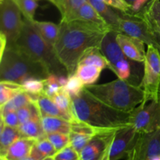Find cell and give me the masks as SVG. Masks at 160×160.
Segmentation results:
<instances>
[{
  "label": "cell",
  "mask_w": 160,
  "mask_h": 160,
  "mask_svg": "<svg viewBox=\"0 0 160 160\" xmlns=\"http://www.w3.org/2000/svg\"><path fill=\"white\" fill-rule=\"evenodd\" d=\"M22 91L23 89L20 84L12 81H0V107Z\"/></svg>",
  "instance_id": "83f0119b"
},
{
  "label": "cell",
  "mask_w": 160,
  "mask_h": 160,
  "mask_svg": "<svg viewBox=\"0 0 160 160\" xmlns=\"http://www.w3.org/2000/svg\"><path fill=\"white\" fill-rule=\"evenodd\" d=\"M59 26V36L53 48L70 76L75 73L78 62L85 52L100 48L106 31L80 20H60Z\"/></svg>",
  "instance_id": "6da1fadb"
},
{
  "label": "cell",
  "mask_w": 160,
  "mask_h": 160,
  "mask_svg": "<svg viewBox=\"0 0 160 160\" xmlns=\"http://www.w3.org/2000/svg\"><path fill=\"white\" fill-rule=\"evenodd\" d=\"M44 160H52V157H48V158H46V159H45Z\"/></svg>",
  "instance_id": "bcb514c9"
},
{
  "label": "cell",
  "mask_w": 160,
  "mask_h": 160,
  "mask_svg": "<svg viewBox=\"0 0 160 160\" xmlns=\"http://www.w3.org/2000/svg\"><path fill=\"white\" fill-rule=\"evenodd\" d=\"M117 42L128 59L135 62H144L146 51L145 43L135 38L117 33Z\"/></svg>",
  "instance_id": "4fadbf2b"
},
{
  "label": "cell",
  "mask_w": 160,
  "mask_h": 160,
  "mask_svg": "<svg viewBox=\"0 0 160 160\" xmlns=\"http://www.w3.org/2000/svg\"><path fill=\"white\" fill-rule=\"evenodd\" d=\"M41 123L45 134L51 133L69 134L70 132V122L60 117H44L41 118Z\"/></svg>",
  "instance_id": "44dd1931"
},
{
  "label": "cell",
  "mask_w": 160,
  "mask_h": 160,
  "mask_svg": "<svg viewBox=\"0 0 160 160\" xmlns=\"http://www.w3.org/2000/svg\"><path fill=\"white\" fill-rule=\"evenodd\" d=\"M64 90L70 95L71 98L79 95L84 88V85L79 78L75 73L67 78V82L63 87Z\"/></svg>",
  "instance_id": "836d02e7"
},
{
  "label": "cell",
  "mask_w": 160,
  "mask_h": 160,
  "mask_svg": "<svg viewBox=\"0 0 160 160\" xmlns=\"http://www.w3.org/2000/svg\"><path fill=\"white\" fill-rule=\"evenodd\" d=\"M125 1H126L128 3H129V4L131 6V8H132V5L133 3H134V0H125Z\"/></svg>",
  "instance_id": "f6af8a7d"
},
{
  "label": "cell",
  "mask_w": 160,
  "mask_h": 160,
  "mask_svg": "<svg viewBox=\"0 0 160 160\" xmlns=\"http://www.w3.org/2000/svg\"><path fill=\"white\" fill-rule=\"evenodd\" d=\"M44 83H45V88L42 93L49 98L54 96L60 91L62 88H63L61 86L59 82V76L54 74L48 75L45 79H44Z\"/></svg>",
  "instance_id": "d6a6232c"
},
{
  "label": "cell",
  "mask_w": 160,
  "mask_h": 160,
  "mask_svg": "<svg viewBox=\"0 0 160 160\" xmlns=\"http://www.w3.org/2000/svg\"><path fill=\"white\" fill-rule=\"evenodd\" d=\"M117 33L114 31L106 32L100 46V50L107 59L108 68L109 69L117 62L127 58L117 42Z\"/></svg>",
  "instance_id": "5bb4252c"
},
{
  "label": "cell",
  "mask_w": 160,
  "mask_h": 160,
  "mask_svg": "<svg viewBox=\"0 0 160 160\" xmlns=\"http://www.w3.org/2000/svg\"><path fill=\"white\" fill-rule=\"evenodd\" d=\"M69 137H70V145H71L78 153H80L93 136L70 131Z\"/></svg>",
  "instance_id": "e575fe53"
},
{
  "label": "cell",
  "mask_w": 160,
  "mask_h": 160,
  "mask_svg": "<svg viewBox=\"0 0 160 160\" xmlns=\"http://www.w3.org/2000/svg\"><path fill=\"white\" fill-rule=\"evenodd\" d=\"M48 1H49V0H48Z\"/></svg>",
  "instance_id": "681fc988"
},
{
  "label": "cell",
  "mask_w": 160,
  "mask_h": 160,
  "mask_svg": "<svg viewBox=\"0 0 160 160\" xmlns=\"http://www.w3.org/2000/svg\"><path fill=\"white\" fill-rule=\"evenodd\" d=\"M131 125L140 133H149L160 128V92L156 100L143 101L131 112Z\"/></svg>",
  "instance_id": "ba28073f"
},
{
  "label": "cell",
  "mask_w": 160,
  "mask_h": 160,
  "mask_svg": "<svg viewBox=\"0 0 160 160\" xmlns=\"http://www.w3.org/2000/svg\"><path fill=\"white\" fill-rule=\"evenodd\" d=\"M20 160H39V159H38L37 158L34 157V156H31V155H29V156H27V157L23 158V159H20Z\"/></svg>",
  "instance_id": "ee69618b"
},
{
  "label": "cell",
  "mask_w": 160,
  "mask_h": 160,
  "mask_svg": "<svg viewBox=\"0 0 160 160\" xmlns=\"http://www.w3.org/2000/svg\"><path fill=\"white\" fill-rule=\"evenodd\" d=\"M152 32L160 34V0H152L140 12Z\"/></svg>",
  "instance_id": "ffe728a7"
},
{
  "label": "cell",
  "mask_w": 160,
  "mask_h": 160,
  "mask_svg": "<svg viewBox=\"0 0 160 160\" xmlns=\"http://www.w3.org/2000/svg\"><path fill=\"white\" fill-rule=\"evenodd\" d=\"M52 160H80V155L71 145H67L52 156Z\"/></svg>",
  "instance_id": "74e56055"
},
{
  "label": "cell",
  "mask_w": 160,
  "mask_h": 160,
  "mask_svg": "<svg viewBox=\"0 0 160 160\" xmlns=\"http://www.w3.org/2000/svg\"><path fill=\"white\" fill-rule=\"evenodd\" d=\"M153 34H154V39H155L154 45L158 48V50H159L160 53V34L156 32H153Z\"/></svg>",
  "instance_id": "b9f144b4"
},
{
  "label": "cell",
  "mask_w": 160,
  "mask_h": 160,
  "mask_svg": "<svg viewBox=\"0 0 160 160\" xmlns=\"http://www.w3.org/2000/svg\"><path fill=\"white\" fill-rule=\"evenodd\" d=\"M75 20H80L87 22V23L101 28L102 30L106 31V32L112 31L106 20L101 17L98 11L92 6V4L88 0L79 9Z\"/></svg>",
  "instance_id": "9a60e30c"
},
{
  "label": "cell",
  "mask_w": 160,
  "mask_h": 160,
  "mask_svg": "<svg viewBox=\"0 0 160 160\" xmlns=\"http://www.w3.org/2000/svg\"><path fill=\"white\" fill-rule=\"evenodd\" d=\"M160 156V128L149 133L138 132L127 160H152Z\"/></svg>",
  "instance_id": "8fae6325"
},
{
  "label": "cell",
  "mask_w": 160,
  "mask_h": 160,
  "mask_svg": "<svg viewBox=\"0 0 160 160\" xmlns=\"http://www.w3.org/2000/svg\"><path fill=\"white\" fill-rule=\"evenodd\" d=\"M56 152V148L45 137L35 142L30 155L39 160H44L46 158L52 157Z\"/></svg>",
  "instance_id": "4316f807"
},
{
  "label": "cell",
  "mask_w": 160,
  "mask_h": 160,
  "mask_svg": "<svg viewBox=\"0 0 160 160\" xmlns=\"http://www.w3.org/2000/svg\"><path fill=\"white\" fill-rule=\"evenodd\" d=\"M79 64L96 66L102 70L108 67L107 59L101 52L100 48H92L85 52L80 59L78 65Z\"/></svg>",
  "instance_id": "484cf974"
},
{
  "label": "cell",
  "mask_w": 160,
  "mask_h": 160,
  "mask_svg": "<svg viewBox=\"0 0 160 160\" xmlns=\"http://www.w3.org/2000/svg\"><path fill=\"white\" fill-rule=\"evenodd\" d=\"M3 127H4V123H3L2 117V114H1V112H0V134H1L2 131V129H3Z\"/></svg>",
  "instance_id": "7bdbcfd3"
},
{
  "label": "cell",
  "mask_w": 160,
  "mask_h": 160,
  "mask_svg": "<svg viewBox=\"0 0 160 160\" xmlns=\"http://www.w3.org/2000/svg\"><path fill=\"white\" fill-rule=\"evenodd\" d=\"M71 99L74 118L96 129H120L131 125V112L113 109L94 98L84 88Z\"/></svg>",
  "instance_id": "7a4b0ae2"
},
{
  "label": "cell",
  "mask_w": 160,
  "mask_h": 160,
  "mask_svg": "<svg viewBox=\"0 0 160 160\" xmlns=\"http://www.w3.org/2000/svg\"><path fill=\"white\" fill-rule=\"evenodd\" d=\"M0 2H1V0H0Z\"/></svg>",
  "instance_id": "c3c4849f"
},
{
  "label": "cell",
  "mask_w": 160,
  "mask_h": 160,
  "mask_svg": "<svg viewBox=\"0 0 160 160\" xmlns=\"http://www.w3.org/2000/svg\"><path fill=\"white\" fill-rule=\"evenodd\" d=\"M88 1L106 20L112 31L119 33V20H120L121 11L113 9L100 0H88Z\"/></svg>",
  "instance_id": "e0dca14e"
},
{
  "label": "cell",
  "mask_w": 160,
  "mask_h": 160,
  "mask_svg": "<svg viewBox=\"0 0 160 160\" xmlns=\"http://www.w3.org/2000/svg\"><path fill=\"white\" fill-rule=\"evenodd\" d=\"M7 46V39L4 34L0 32V55H3L5 49Z\"/></svg>",
  "instance_id": "60d3db41"
},
{
  "label": "cell",
  "mask_w": 160,
  "mask_h": 160,
  "mask_svg": "<svg viewBox=\"0 0 160 160\" xmlns=\"http://www.w3.org/2000/svg\"><path fill=\"white\" fill-rule=\"evenodd\" d=\"M23 14L14 0L0 2V32L5 34L8 46H13L21 33Z\"/></svg>",
  "instance_id": "52a82bcc"
},
{
  "label": "cell",
  "mask_w": 160,
  "mask_h": 160,
  "mask_svg": "<svg viewBox=\"0 0 160 160\" xmlns=\"http://www.w3.org/2000/svg\"><path fill=\"white\" fill-rule=\"evenodd\" d=\"M117 130L98 129L79 153L80 160H109L111 145Z\"/></svg>",
  "instance_id": "30bf717a"
},
{
  "label": "cell",
  "mask_w": 160,
  "mask_h": 160,
  "mask_svg": "<svg viewBox=\"0 0 160 160\" xmlns=\"http://www.w3.org/2000/svg\"><path fill=\"white\" fill-rule=\"evenodd\" d=\"M159 92H160V90H159Z\"/></svg>",
  "instance_id": "f907efd6"
},
{
  "label": "cell",
  "mask_w": 160,
  "mask_h": 160,
  "mask_svg": "<svg viewBox=\"0 0 160 160\" xmlns=\"http://www.w3.org/2000/svg\"><path fill=\"white\" fill-rule=\"evenodd\" d=\"M24 92L31 94H42L45 88L44 79L39 78H28L21 83Z\"/></svg>",
  "instance_id": "d590c367"
},
{
  "label": "cell",
  "mask_w": 160,
  "mask_h": 160,
  "mask_svg": "<svg viewBox=\"0 0 160 160\" xmlns=\"http://www.w3.org/2000/svg\"><path fill=\"white\" fill-rule=\"evenodd\" d=\"M36 140L28 138H20L17 139L10 147L6 156V160H20L31 154V149Z\"/></svg>",
  "instance_id": "d6986e66"
},
{
  "label": "cell",
  "mask_w": 160,
  "mask_h": 160,
  "mask_svg": "<svg viewBox=\"0 0 160 160\" xmlns=\"http://www.w3.org/2000/svg\"><path fill=\"white\" fill-rule=\"evenodd\" d=\"M100 1L103 2L106 5L119 11L128 12V13H133L131 6L125 0H100Z\"/></svg>",
  "instance_id": "ab89813d"
},
{
  "label": "cell",
  "mask_w": 160,
  "mask_h": 160,
  "mask_svg": "<svg viewBox=\"0 0 160 160\" xmlns=\"http://www.w3.org/2000/svg\"><path fill=\"white\" fill-rule=\"evenodd\" d=\"M84 90L107 106L128 112L138 106L145 96L140 86L119 78L106 84L84 86Z\"/></svg>",
  "instance_id": "3957f363"
},
{
  "label": "cell",
  "mask_w": 160,
  "mask_h": 160,
  "mask_svg": "<svg viewBox=\"0 0 160 160\" xmlns=\"http://www.w3.org/2000/svg\"><path fill=\"white\" fill-rule=\"evenodd\" d=\"M31 23L37 30L38 32L41 34V36L45 39V42L53 48L59 36V24L57 25L52 22L38 21L35 20L31 21Z\"/></svg>",
  "instance_id": "7402d4cb"
},
{
  "label": "cell",
  "mask_w": 160,
  "mask_h": 160,
  "mask_svg": "<svg viewBox=\"0 0 160 160\" xmlns=\"http://www.w3.org/2000/svg\"><path fill=\"white\" fill-rule=\"evenodd\" d=\"M2 117L4 125L12 128H17L20 125L18 116H17V111L8 110V111H1Z\"/></svg>",
  "instance_id": "f35d334b"
},
{
  "label": "cell",
  "mask_w": 160,
  "mask_h": 160,
  "mask_svg": "<svg viewBox=\"0 0 160 160\" xmlns=\"http://www.w3.org/2000/svg\"><path fill=\"white\" fill-rule=\"evenodd\" d=\"M102 69L96 66L79 64L75 70V74L81 79L84 86L94 84L99 78Z\"/></svg>",
  "instance_id": "cb8c5ba5"
},
{
  "label": "cell",
  "mask_w": 160,
  "mask_h": 160,
  "mask_svg": "<svg viewBox=\"0 0 160 160\" xmlns=\"http://www.w3.org/2000/svg\"><path fill=\"white\" fill-rule=\"evenodd\" d=\"M0 160H6V158H2V157H0Z\"/></svg>",
  "instance_id": "7dc6e473"
},
{
  "label": "cell",
  "mask_w": 160,
  "mask_h": 160,
  "mask_svg": "<svg viewBox=\"0 0 160 160\" xmlns=\"http://www.w3.org/2000/svg\"><path fill=\"white\" fill-rule=\"evenodd\" d=\"M48 75L42 63L30 58L15 45L6 46L0 62V81L21 84L28 78L45 79Z\"/></svg>",
  "instance_id": "5b68a950"
},
{
  "label": "cell",
  "mask_w": 160,
  "mask_h": 160,
  "mask_svg": "<svg viewBox=\"0 0 160 160\" xmlns=\"http://www.w3.org/2000/svg\"><path fill=\"white\" fill-rule=\"evenodd\" d=\"M36 104L38 107L41 117H48V116L60 117V118L65 119L70 122H72L75 120L74 117L66 113L62 109H59V106L54 102V101L51 98L46 96L43 93L40 95L38 99L36 102Z\"/></svg>",
  "instance_id": "2e32d148"
},
{
  "label": "cell",
  "mask_w": 160,
  "mask_h": 160,
  "mask_svg": "<svg viewBox=\"0 0 160 160\" xmlns=\"http://www.w3.org/2000/svg\"><path fill=\"white\" fill-rule=\"evenodd\" d=\"M52 99L54 101V102L59 107V109H62L63 112L73 117V112H72V99L68 93L64 90L63 88L60 89L57 94L52 97Z\"/></svg>",
  "instance_id": "4dcf8cb0"
},
{
  "label": "cell",
  "mask_w": 160,
  "mask_h": 160,
  "mask_svg": "<svg viewBox=\"0 0 160 160\" xmlns=\"http://www.w3.org/2000/svg\"><path fill=\"white\" fill-rule=\"evenodd\" d=\"M119 33L139 39L147 46L155 44L152 31L140 12L128 13L121 12L119 20Z\"/></svg>",
  "instance_id": "9c48e42d"
},
{
  "label": "cell",
  "mask_w": 160,
  "mask_h": 160,
  "mask_svg": "<svg viewBox=\"0 0 160 160\" xmlns=\"http://www.w3.org/2000/svg\"><path fill=\"white\" fill-rule=\"evenodd\" d=\"M17 128L22 138H28L38 141L46 137L42 128L41 119L30 120L25 123H20Z\"/></svg>",
  "instance_id": "603a6c76"
},
{
  "label": "cell",
  "mask_w": 160,
  "mask_h": 160,
  "mask_svg": "<svg viewBox=\"0 0 160 160\" xmlns=\"http://www.w3.org/2000/svg\"><path fill=\"white\" fill-rule=\"evenodd\" d=\"M18 6L19 9L23 14V18L27 19L29 21L34 20L36 9L38 4V0H14Z\"/></svg>",
  "instance_id": "1f68e13d"
},
{
  "label": "cell",
  "mask_w": 160,
  "mask_h": 160,
  "mask_svg": "<svg viewBox=\"0 0 160 160\" xmlns=\"http://www.w3.org/2000/svg\"><path fill=\"white\" fill-rule=\"evenodd\" d=\"M46 138L51 142L57 152L70 145V137L67 134L51 133L46 134Z\"/></svg>",
  "instance_id": "8d00e7d4"
},
{
  "label": "cell",
  "mask_w": 160,
  "mask_h": 160,
  "mask_svg": "<svg viewBox=\"0 0 160 160\" xmlns=\"http://www.w3.org/2000/svg\"><path fill=\"white\" fill-rule=\"evenodd\" d=\"M0 108H1V107H0Z\"/></svg>",
  "instance_id": "816d5d0a"
},
{
  "label": "cell",
  "mask_w": 160,
  "mask_h": 160,
  "mask_svg": "<svg viewBox=\"0 0 160 160\" xmlns=\"http://www.w3.org/2000/svg\"><path fill=\"white\" fill-rule=\"evenodd\" d=\"M61 13V20L70 21L76 19L78 12L87 0H49Z\"/></svg>",
  "instance_id": "ac0fdd59"
},
{
  "label": "cell",
  "mask_w": 160,
  "mask_h": 160,
  "mask_svg": "<svg viewBox=\"0 0 160 160\" xmlns=\"http://www.w3.org/2000/svg\"><path fill=\"white\" fill-rule=\"evenodd\" d=\"M143 63V78L139 84L145 95L143 101L156 100L160 90V53L155 45H148Z\"/></svg>",
  "instance_id": "8992f818"
},
{
  "label": "cell",
  "mask_w": 160,
  "mask_h": 160,
  "mask_svg": "<svg viewBox=\"0 0 160 160\" xmlns=\"http://www.w3.org/2000/svg\"><path fill=\"white\" fill-rule=\"evenodd\" d=\"M20 138L22 136L18 128L4 125L0 134V157H6L9 147Z\"/></svg>",
  "instance_id": "d4e9b609"
},
{
  "label": "cell",
  "mask_w": 160,
  "mask_h": 160,
  "mask_svg": "<svg viewBox=\"0 0 160 160\" xmlns=\"http://www.w3.org/2000/svg\"><path fill=\"white\" fill-rule=\"evenodd\" d=\"M17 113L18 116L20 124L25 123L30 120L42 118L38 107L36 102H31L27 104L26 106L19 109L17 111Z\"/></svg>",
  "instance_id": "f1b7e54d"
},
{
  "label": "cell",
  "mask_w": 160,
  "mask_h": 160,
  "mask_svg": "<svg viewBox=\"0 0 160 160\" xmlns=\"http://www.w3.org/2000/svg\"><path fill=\"white\" fill-rule=\"evenodd\" d=\"M15 46L30 58L42 63L49 74L68 77L67 69L59 60L54 48L45 42L31 21L25 18Z\"/></svg>",
  "instance_id": "277c9868"
},
{
  "label": "cell",
  "mask_w": 160,
  "mask_h": 160,
  "mask_svg": "<svg viewBox=\"0 0 160 160\" xmlns=\"http://www.w3.org/2000/svg\"><path fill=\"white\" fill-rule=\"evenodd\" d=\"M138 134V132L132 125L117 130L111 145L109 159L120 160L127 158Z\"/></svg>",
  "instance_id": "7c38bea8"
},
{
  "label": "cell",
  "mask_w": 160,
  "mask_h": 160,
  "mask_svg": "<svg viewBox=\"0 0 160 160\" xmlns=\"http://www.w3.org/2000/svg\"><path fill=\"white\" fill-rule=\"evenodd\" d=\"M31 99L28 94L24 91L19 92L12 98H11L7 103L0 108L1 111H17L23 106H26L28 103L31 102Z\"/></svg>",
  "instance_id": "f546056e"
}]
</instances>
